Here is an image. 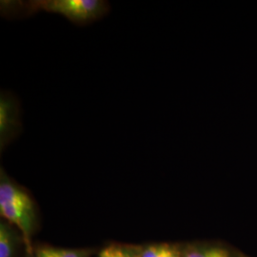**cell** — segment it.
I'll return each instance as SVG.
<instances>
[{
  "label": "cell",
  "instance_id": "cell-1",
  "mask_svg": "<svg viewBox=\"0 0 257 257\" xmlns=\"http://www.w3.org/2000/svg\"><path fill=\"white\" fill-rule=\"evenodd\" d=\"M105 0H2L1 16L5 19H25L39 12L64 17L76 26H86L101 19L110 12Z\"/></svg>",
  "mask_w": 257,
  "mask_h": 257
},
{
  "label": "cell",
  "instance_id": "cell-2",
  "mask_svg": "<svg viewBox=\"0 0 257 257\" xmlns=\"http://www.w3.org/2000/svg\"><path fill=\"white\" fill-rule=\"evenodd\" d=\"M0 213L21 230L29 245L37 220L36 203L27 190L12 180L3 168L0 175Z\"/></svg>",
  "mask_w": 257,
  "mask_h": 257
},
{
  "label": "cell",
  "instance_id": "cell-3",
  "mask_svg": "<svg viewBox=\"0 0 257 257\" xmlns=\"http://www.w3.org/2000/svg\"><path fill=\"white\" fill-rule=\"evenodd\" d=\"M22 132L21 109L19 98L12 92L0 93V153L19 138Z\"/></svg>",
  "mask_w": 257,
  "mask_h": 257
},
{
  "label": "cell",
  "instance_id": "cell-4",
  "mask_svg": "<svg viewBox=\"0 0 257 257\" xmlns=\"http://www.w3.org/2000/svg\"><path fill=\"white\" fill-rule=\"evenodd\" d=\"M15 248V241L12 230L6 223H0V257H12Z\"/></svg>",
  "mask_w": 257,
  "mask_h": 257
},
{
  "label": "cell",
  "instance_id": "cell-5",
  "mask_svg": "<svg viewBox=\"0 0 257 257\" xmlns=\"http://www.w3.org/2000/svg\"><path fill=\"white\" fill-rule=\"evenodd\" d=\"M183 257H234L226 248L220 247H209V248H194Z\"/></svg>",
  "mask_w": 257,
  "mask_h": 257
},
{
  "label": "cell",
  "instance_id": "cell-6",
  "mask_svg": "<svg viewBox=\"0 0 257 257\" xmlns=\"http://www.w3.org/2000/svg\"><path fill=\"white\" fill-rule=\"evenodd\" d=\"M37 257H86L79 250L65 248H43L37 249Z\"/></svg>",
  "mask_w": 257,
  "mask_h": 257
},
{
  "label": "cell",
  "instance_id": "cell-7",
  "mask_svg": "<svg viewBox=\"0 0 257 257\" xmlns=\"http://www.w3.org/2000/svg\"><path fill=\"white\" fill-rule=\"evenodd\" d=\"M99 257H131L128 253L117 247H109L104 248L100 252Z\"/></svg>",
  "mask_w": 257,
  "mask_h": 257
},
{
  "label": "cell",
  "instance_id": "cell-8",
  "mask_svg": "<svg viewBox=\"0 0 257 257\" xmlns=\"http://www.w3.org/2000/svg\"><path fill=\"white\" fill-rule=\"evenodd\" d=\"M163 248H164V244L152 245L143 250L141 257H156L161 252Z\"/></svg>",
  "mask_w": 257,
  "mask_h": 257
}]
</instances>
